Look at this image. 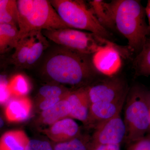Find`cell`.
<instances>
[{"label":"cell","mask_w":150,"mask_h":150,"mask_svg":"<svg viewBox=\"0 0 150 150\" xmlns=\"http://www.w3.org/2000/svg\"><path fill=\"white\" fill-rule=\"evenodd\" d=\"M132 53L127 46H108L93 54L92 60L98 72L111 77L114 76L121 68V57L128 59Z\"/></svg>","instance_id":"cell-8"},{"label":"cell","mask_w":150,"mask_h":150,"mask_svg":"<svg viewBox=\"0 0 150 150\" xmlns=\"http://www.w3.org/2000/svg\"><path fill=\"white\" fill-rule=\"evenodd\" d=\"M51 5L71 28L83 30L109 40L112 34L102 26L83 0H51Z\"/></svg>","instance_id":"cell-5"},{"label":"cell","mask_w":150,"mask_h":150,"mask_svg":"<svg viewBox=\"0 0 150 150\" xmlns=\"http://www.w3.org/2000/svg\"><path fill=\"white\" fill-rule=\"evenodd\" d=\"M17 26L0 23V56L15 49L19 40Z\"/></svg>","instance_id":"cell-18"},{"label":"cell","mask_w":150,"mask_h":150,"mask_svg":"<svg viewBox=\"0 0 150 150\" xmlns=\"http://www.w3.org/2000/svg\"><path fill=\"white\" fill-rule=\"evenodd\" d=\"M8 83L7 76L5 74H0V105H6L11 98Z\"/></svg>","instance_id":"cell-24"},{"label":"cell","mask_w":150,"mask_h":150,"mask_svg":"<svg viewBox=\"0 0 150 150\" xmlns=\"http://www.w3.org/2000/svg\"><path fill=\"white\" fill-rule=\"evenodd\" d=\"M65 98L69 103L71 108L70 118L81 121L86 126L91 105L86 86L71 90Z\"/></svg>","instance_id":"cell-10"},{"label":"cell","mask_w":150,"mask_h":150,"mask_svg":"<svg viewBox=\"0 0 150 150\" xmlns=\"http://www.w3.org/2000/svg\"><path fill=\"white\" fill-rule=\"evenodd\" d=\"M119 146L118 145H100L94 150H119Z\"/></svg>","instance_id":"cell-27"},{"label":"cell","mask_w":150,"mask_h":150,"mask_svg":"<svg viewBox=\"0 0 150 150\" xmlns=\"http://www.w3.org/2000/svg\"><path fill=\"white\" fill-rule=\"evenodd\" d=\"M37 32L31 33L19 40L11 57V62L16 67L25 69L30 48Z\"/></svg>","instance_id":"cell-17"},{"label":"cell","mask_w":150,"mask_h":150,"mask_svg":"<svg viewBox=\"0 0 150 150\" xmlns=\"http://www.w3.org/2000/svg\"><path fill=\"white\" fill-rule=\"evenodd\" d=\"M57 45L46 59L43 68L54 83L71 86L75 89L87 86L95 81L98 72L93 64L92 55Z\"/></svg>","instance_id":"cell-1"},{"label":"cell","mask_w":150,"mask_h":150,"mask_svg":"<svg viewBox=\"0 0 150 150\" xmlns=\"http://www.w3.org/2000/svg\"><path fill=\"white\" fill-rule=\"evenodd\" d=\"M54 150H94L91 136L81 134L79 136L68 142L54 143Z\"/></svg>","instance_id":"cell-19"},{"label":"cell","mask_w":150,"mask_h":150,"mask_svg":"<svg viewBox=\"0 0 150 150\" xmlns=\"http://www.w3.org/2000/svg\"><path fill=\"white\" fill-rule=\"evenodd\" d=\"M131 150H150L149 135L135 142Z\"/></svg>","instance_id":"cell-26"},{"label":"cell","mask_w":150,"mask_h":150,"mask_svg":"<svg viewBox=\"0 0 150 150\" xmlns=\"http://www.w3.org/2000/svg\"><path fill=\"white\" fill-rule=\"evenodd\" d=\"M17 5L18 40L31 33L70 28L59 16L50 1L18 0Z\"/></svg>","instance_id":"cell-3"},{"label":"cell","mask_w":150,"mask_h":150,"mask_svg":"<svg viewBox=\"0 0 150 150\" xmlns=\"http://www.w3.org/2000/svg\"><path fill=\"white\" fill-rule=\"evenodd\" d=\"M124 123L128 143L143 139L150 129V93L144 87L129 88L126 96Z\"/></svg>","instance_id":"cell-4"},{"label":"cell","mask_w":150,"mask_h":150,"mask_svg":"<svg viewBox=\"0 0 150 150\" xmlns=\"http://www.w3.org/2000/svg\"><path fill=\"white\" fill-rule=\"evenodd\" d=\"M70 112L69 103L65 97L52 107L43 110L41 120L45 124L51 126L59 120L69 117Z\"/></svg>","instance_id":"cell-16"},{"label":"cell","mask_w":150,"mask_h":150,"mask_svg":"<svg viewBox=\"0 0 150 150\" xmlns=\"http://www.w3.org/2000/svg\"><path fill=\"white\" fill-rule=\"evenodd\" d=\"M18 19L17 1L0 0V23L18 27Z\"/></svg>","instance_id":"cell-22"},{"label":"cell","mask_w":150,"mask_h":150,"mask_svg":"<svg viewBox=\"0 0 150 150\" xmlns=\"http://www.w3.org/2000/svg\"><path fill=\"white\" fill-rule=\"evenodd\" d=\"M29 141L22 130L6 131L0 137V150H26Z\"/></svg>","instance_id":"cell-14"},{"label":"cell","mask_w":150,"mask_h":150,"mask_svg":"<svg viewBox=\"0 0 150 150\" xmlns=\"http://www.w3.org/2000/svg\"><path fill=\"white\" fill-rule=\"evenodd\" d=\"M91 136L95 149L100 145H118L125 140L126 129L120 114L100 123Z\"/></svg>","instance_id":"cell-9"},{"label":"cell","mask_w":150,"mask_h":150,"mask_svg":"<svg viewBox=\"0 0 150 150\" xmlns=\"http://www.w3.org/2000/svg\"><path fill=\"white\" fill-rule=\"evenodd\" d=\"M86 89L92 103L125 102L129 88L124 79L114 76L94 81Z\"/></svg>","instance_id":"cell-7"},{"label":"cell","mask_w":150,"mask_h":150,"mask_svg":"<svg viewBox=\"0 0 150 150\" xmlns=\"http://www.w3.org/2000/svg\"><path fill=\"white\" fill-rule=\"evenodd\" d=\"M49 46L48 39L43 35L42 31H37L35 39L30 48L25 68L33 66Z\"/></svg>","instance_id":"cell-20"},{"label":"cell","mask_w":150,"mask_h":150,"mask_svg":"<svg viewBox=\"0 0 150 150\" xmlns=\"http://www.w3.org/2000/svg\"><path fill=\"white\" fill-rule=\"evenodd\" d=\"M26 150H54L53 145L46 141L30 140Z\"/></svg>","instance_id":"cell-25"},{"label":"cell","mask_w":150,"mask_h":150,"mask_svg":"<svg viewBox=\"0 0 150 150\" xmlns=\"http://www.w3.org/2000/svg\"><path fill=\"white\" fill-rule=\"evenodd\" d=\"M4 56H0V69L2 67L3 65H4Z\"/></svg>","instance_id":"cell-30"},{"label":"cell","mask_w":150,"mask_h":150,"mask_svg":"<svg viewBox=\"0 0 150 150\" xmlns=\"http://www.w3.org/2000/svg\"><path fill=\"white\" fill-rule=\"evenodd\" d=\"M145 14L146 17L147 18L149 25L150 26V1H148L146 6L144 8Z\"/></svg>","instance_id":"cell-28"},{"label":"cell","mask_w":150,"mask_h":150,"mask_svg":"<svg viewBox=\"0 0 150 150\" xmlns=\"http://www.w3.org/2000/svg\"><path fill=\"white\" fill-rule=\"evenodd\" d=\"M133 67L137 76L148 77L150 74V40L147 39L142 50L134 59Z\"/></svg>","instance_id":"cell-21"},{"label":"cell","mask_w":150,"mask_h":150,"mask_svg":"<svg viewBox=\"0 0 150 150\" xmlns=\"http://www.w3.org/2000/svg\"><path fill=\"white\" fill-rule=\"evenodd\" d=\"M88 5L102 26L108 30L116 29L110 3L102 0H93L89 1Z\"/></svg>","instance_id":"cell-15"},{"label":"cell","mask_w":150,"mask_h":150,"mask_svg":"<svg viewBox=\"0 0 150 150\" xmlns=\"http://www.w3.org/2000/svg\"><path fill=\"white\" fill-rule=\"evenodd\" d=\"M125 102L91 103L88 120L86 127L94 129L100 123L120 114Z\"/></svg>","instance_id":"cell-11"},{"label":"cell","mask_w":150,"mask_h":150,"mask_svg":"<svg viewBox=\"0 0 150 150\" xmlns=\"http://www.w3.org/2000/svg\"><path fill=\"white\" fill-rule=\"evenodd\" d=\"M4 126V121L2 117L0 115V131L1 129H2Z\"/></svg>","instance_id":"cell-29"},{"label":"cell","mask_w":150,"mask_h":150,"mask_svg":"<svg viewBox=\"0 0 150 150\" xmlns=\"http://www.w3.org/2000/svg\"><path fill=\"white\" fill-rule=\"evenodd\" d=\"M8 87L11 96H14V97H25L30 89L27 80L21 75L14 77L9 81Z\"/></svg>","instance_id":"cell-23"},{"label":"cell","mask_w":150,"mask_h":150,"mask_svg":"<svg viewBox=\"0 0 150 150\" xmlns=\"http://www.w3.org/2000/svg\"><path fill=\"white\" fill-rule=\"evenodd\" d=\"M32 107L31 100L27 97L11 98L6 104L5 116L11 123L23 122L30 116Z\"/></svg>","instance_id":"cell-13"},{"label":"cell","mask_w":150,"mask_h":150,"mask_svg":"<svg viewBox=\"0 0 150 150\" xmlns=\"http://www.w3.org/2000/svg\"><path fill=\"white\" fill-rule=\"evenodd\" d=\"M109 3L116 29L128 40L130 51L139 54L150 33L144 7L138 0H113Z\"/></svg>","instance_id":"cell-2"},{"label":"cell","mask_w":150,"mask_h":150,"mask_svg":"<svg viewBox=\"0 0 150 150\" xmlns=\"http://www.w3.org/2000/svg\"><path fill=\"white\" fill-rule=\"evenodd\" d=\"M45 133L54 143L68 142L81 134L78 123L70 117L53 123Z\"/></svg>","instance_id":"cell-12"},{"label":"cell","mask_w":150,"mask_h":150,"mask_svg":"<svg viewBox=\"0 0 150 150\" xmlns=\"http://www.w3.org/2000/svg\"><path fill=\"white\" fill-rule=\"evenodd\" d=\"M42 33L48 40L56 45L88 55H93L107 46L117 45L92 33L74 28L44 30Z\"/></svg>","instance_id":"cell-6"}]
</instances>
